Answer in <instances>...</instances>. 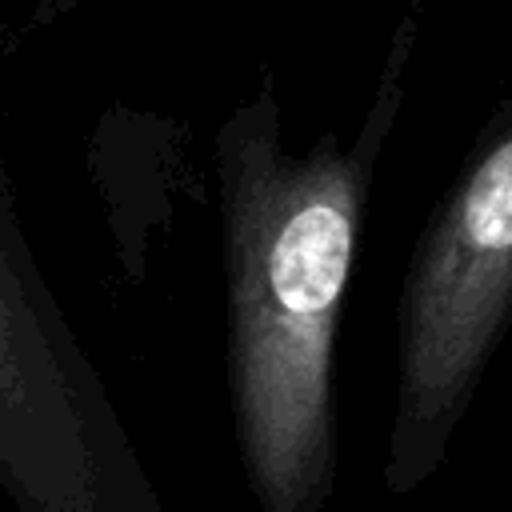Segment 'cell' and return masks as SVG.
<instances>
[{
    "label": "cell",
    "mask_w": 512,
    "mask_h": 512,
    "mask_svg": "<svg viewBox=\"0 0 512 512\" xmlns=\"http://www.w3.org/2000/svg\"><path fill=\"white\" fill-rule=\"evenodd\" d=\"M0 492L16 512H164L40 276L0 164Z\"/></svg>",
    "instance_id": "3"
},
{
    "label": "cell",
    "mask_w": 512,
    "mask_h": 512,
    "mask_svg": "<svg viewBox=\"0 0 512 512\" xmlns=\"http://www.w3.org/2000/svg\"><path fill=\"white\" fill-rule=\"evenodd\" d=\"M416 36V16H404L352 140L324 132L292 156L272 76L216 128L232 432L260 512H328L336 492L340 308Z\"/></svg>",
    "instance_id": "1"
},
{
    "label": "cell",
    "mask_w": 512,
    "mask_h": 512,
    "mask_svg": "<svg viewBox=\"0 0 512 512\" xmlns=\"http://www.w3.org/2000/svg\"><path fill=\"white\" fill-rule=\"evenodd\" d=\"M512 324V96L484 120L424 224L396 304V396L384 488L420 492L476 400Z\"/></svg>",
    "instance_id": "2"
}]
</instances>
